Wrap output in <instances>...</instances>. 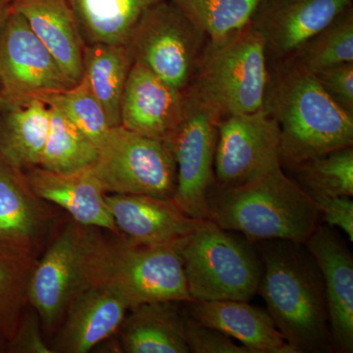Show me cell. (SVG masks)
<instances>
[{
    "label": "cell",
    "mask_w": 353,
    "mask_h": 353,
    "mask_svg": "<svg viewBox=\"0 0 353 353\" xmlns=\"http://www.w3.org/2000/svg\"><path fill=\"white\" fill-rule=\"evenodd\" d=\"M263 273L259 294L294 353L334 352L321 272L304 243L268 240L254 243Z\"/></svg>",
    "instance_id": "1"
},
{
    "label": "cell",
    "mask_w": 353,
    "mask_h": 353,
    "mask_svg": "<svg viewBox=\"0 0 353 353\" xmlns=\"http://www.w3.org/2000/svg\"><path fill=\"white\" fill-rule=\"evenodd\" d=\"M263 108L280 127L282 166L292 169L353 146V114L336 103L313 74L285 60L269 64Z\"/></svg>",
    "instance_id": "2"
},
{
    "label": "cell",
    "mask_w": 353,
    "mask_h": 353,
    "mask_svg": "<svg viewBox=\"0 0 353 353\" xmlns=\"http://www.w3.org/2000/svg\"><path fill=\"white\" fill-rule=\"evenodd\" d=\"M211 221L252 243L285 240L304 243L319 225L314 201L282 165L238 185L214 183L208 192Z\"/></svg>",
    "instance_id": "3"
},
{
    "label": "cell",
    "mask_w": 353,
    "mask_h": 353,
    "mask_svg": "<svg viewBox=\"0 0 353 353\" xmlns=\"http://www.w3.org/2000/svg\"><path fill=\"white\" fill-rule=\"evenodd\" d=\"M103 230L62 217L38 259L30 282L29 303L43 331L53 334L69 306L85 290L99 287L108 239Z\"/></svg>",
    "instance_id": "4"
},
{
    "label": "cell",
    "mask_w": 353,
    "mask_h": 353,
    "mask_svg": "<svg viewBox=\"0 0 353 353\" xmlns=\"http://www.w3.org/2000/svg\"><path fill=\"white\" fill-rule=\"evenodd\" d=\"M176 248L192 301H250L259 294L263 266L243 234L205 220Z\"/></svg>",
    "instance_id": "5"
},
{
    "label": "cell",
    "mask_w": 353,
    "mask_h": 353,
    "mask_svg": "<svg viewBox=\"0 0 353 353\" xmlns=\"http://www.w3.org/2000/svg\"><path fill=\"white\" fill-rule=\"evenodd\" d=\"M268 78L263 37L248 23L222 41H208L190 87L222 119L263 108Z\"/></svg>",
    "instance_id": "6"
},
{
    "label": "cell",
    "mask_w": 353,
    "mask_h": 353,
    "mask_svg": "<svg viewBox=\"0 0 353 353\" xmlns=\"http://www.w3.org/2000/svg\"><path fill=\"white\" fill-rule=\"evenodd\" d=\"M208 37L171 1L148 8L126 46L141 65L176 90L192 85Z\"/></svg>",
    "instance_id": "7"
},
{
    "label": "cell",
    "mask_w": 353,
    "mask_h": 353,
    "mask_svg": "<svg viewBox=\"0 0 353 353\" xmlns=\"http://www.w3.org/2000/svg\"><path fill=\"white\" fill-rule=\"evenodd\" d=\"M113 236L108 241L101 285L115 292L129 309L159 301H194L176 248L179 241L141 245Z\"/></svg>",
    "instance_id": "8"
},
{
    "label": "cell",
    "mask_w": 353,
    "mask_h": 353,
    "mask_svg": "<svg viewBox=\"0 0 353 353\" xmlns=\"http://www.w3.org/2000/svg\"><path fill=\"white\" fill-rule=\"evenodd\" d=\"M183 94L180 121L165 141L176 162L173 201L190 217L211 221L208 196L215 183V152L221 118L190 85Z\"/></svg>",
    "instance_id": "9"
},
{
    "label": "cell",
    "mask_w": 353,
    "mask_h": 353,
    "mask_svg": "<svg viewBox=\"0 0 353 353\" xmlns=\"http://www.w3.org/2000/svg\"><path fill=\"white\" fill-rule=\"evenodd\" d=\"M90 168L105 194H175L176 162L168 145L122 126L111 128Z\"/></svg>",
    "instance_id": "10"
},
{
    "label": "cell",
    "mask_w": 353,
    "mask_h": 353,
    "mask_svg": "<svg viewBox=\"0 0 353 353\" xmlns=\"http://www.w3.org/2000/svg\"><path fill=\"white\" fill-rule=\"evenodd\" d=\"M74 87L25 18L11 7L0 27L2 108Z\"/></svg>",
    "instance_id": "11"
},
{
    "label": "cell",
    "mask_w": 353,
    "mask_h": 353,
    "mask_svg": "<svg viewBox=\"0 0 353 353\" xmlns=\"http://www.w3.org/2000/svg\"><path fill=\"white\" fill-rule=\"evenodd\" d=\"M280 165V127L264 108L219 121L215 183L224 187L241 185Z\"/></svg>",
    "instance_id": "12"
},
{
    "label": "cell",
    "mask_w": 353,
    "mask_h": 353,
    "mask_svg": "<svg viewBox=\"0 0 353 353\" xmlns=\"http://www.w3.org/2000/svg\"><path fill=\"white\" fill-rule=\"evenodd\" d=\"M353 0H263L252 27L263 37L269 64L282 61L333 22Z\"/></svg>",
    "instance_id": "13"
},
{
    "label": "cell",
    "mask_w": 353,
    "mask_h": 353,
    "mask_svg": "<svg viewBox=\"0 0 353 353\" xmlns=\"http://www.w3.org/2000/svg\"><path fill=\"white\" fill-rule=\"evenodd\" d=\"M57 206L41 199L25 173L0 158V241L41 254L61 220Z\"/></svg>",
    "instance_id": "14"
},
{
    "label": "cell",
    "mask_w": 353,
    "mask_h": 353,
    "mask_svg": "<svg viewBox=\"0 0 353 353\" xmlns=\"http://www.w3.org/2000/svg\"><path fill=\"white\" fill-rule=\"evenodd\" d=\"M304 245L319 267L334 352H353V259L331 226L318 225Z\"/></svg>",
    "instance_id": "15"
},
{
    "label": "cell",
    "mask_w": 353,
    "mask_h": 353,
    "mask_svg": "<svg viewBox=\"0 0 353 353\" xmlns=\"http://www.w3.org/2000/svg\"><path fill=\"white\" fill-rule=\"evenodd\" d=\"M122 236L134 245H174L205 220L190 217L173 199L145 194H104Z\"/></svg>",
    "instance_id": "16"
},
{
    "label": "cell",
    "mask_w": 353,
    "mask_h": 353,
    "mask_svg": "<svg viewBox=\"0 0 353 353\" xmlns=\"http://www.w3.org/2000/svg\"><path fill=\"white\" fill-rule=\"evenodd\" d=\"M183 101V92L132 63L121 102L120 126L166 141L180 121Z\"/></svg>",
    "instance_id": "17"
},
{
    "label": "cell",
    "mask_w": 353,
    "mask_h": 353,
    "mask_svg": "<svg viewBox=\"0 0 353 353\" xmlns=\"http://www.w3.org/2000/svg\"><path fill=\"white\" fill-rule=\"evenodd\" d=\"M24 173L34 194L63 209L77 222L122 236L109 212L105 192L92 168L57 173L38 166Z\"/></svg>",
    "instance_id": "18"
},
{
    "label": "cell",
    "mask_w": 353,
    "mask_h": 353,
    "mask_svg": "<svg viewBox=\"0 0 353 353\" xmlns=\"http://www.w3.org/2000/svg\"><path fill=\"white\" fill-rule=\"evenodd\" d=\"M129 307L115 292L99 285L85 290L55 332L52 352L85 353L118 333Z\"/></svg>",
    "instance_id": "19"
},
{
    "label": "cell",
    "mask_w": 353,
    "mask_h": 353,
    "mask_svg": "<svg viewBox=\"0 0 353 353\" xmlns=\"http://www.w3.org/2000/svg\"><path fill=\"white\" fill-rule=\"evenodd\" d=\"M11 7L25 18L70 82L80 83L85 43L68 0H14Z\"/></svg>",
    "instance_id": "20"
},
{
    "label": "cell",
    "mask_w": 353,
    "mask_h": 353,
    "mask_svg": "<svg viewBox=\"0 0 353 353\" xmlns=\"http://www.w3.org/2000/svg\"><path fill=\"white\" fill-rule=\"evenodd\" d=\"M187 314L204 326L219 330L252 353H294L268 311L245 301H190Z\"/></svg>",
    "instance_id": "21"
},
{
    "label": "cell",
    "mask_w": 353,
    "mask_h": 353,
    "mask_svg": "<svg viewBox=\"0 0 353 353\" xmlns=\"http://www.w3.org/2000/svg\"><path fill=\"white\" fill-rule=\"evenodd\" d=\"M179 303L159 301L129 309L118 331L121 352L190 353L185 343V314Z\"/></svg>",
    "instance_id": "22"
},
{
    "label": "cell",
    "mask_w": 353,
    "mask_h": 353,
    "mask_svg": "<svg viewBox=\"0 0 353 353\" xmlns=\"http://www.w3.org/2000/svg\"><path fill=\"white\" fill-rule=\"evenodd\" d=\"M50 127V108L41 99L1 108L0 158L23 172L39 166Z\"/></svg>",
    "instance_id": "23"
},
{
    "label": "cell",
    "mask_w": 353,
    "mask_h": 353,
    "mask_svg": "<svg viewBox=\"0 0 353 353\" xmlns=\"http://www.w3.org/2000/svg\"><path fill=\"white\" fill-rule=\"evenodd\" d=\"M161 0H68L85 46H126L141 16Z\"/></svg>",
    "instance_id": "24"
},
{
    "label": "cell",
    "mask_w": 353,
    "mask_h": 353,
    "mask_svg": "<svg viewBox=\"0 0 353 353\" xmlns=\"http://www.w3.org/2000/svg\"><path fill=\"white\" fill-rule=\"evenodd\" d=\"M132 65L126 46H85L82 79L101 103L111 128L121 125V102Z\"/></svg>",
    "instance_id": "25"
},
{
    "label": "cell",
    "mask_w": 353,
    "mask_h": 353,
    "mask_svg": "<svg viewBox=\"0 0 353 353\" xmlns=\"http://www.w3.org/2000/svg\"><path fill=\"white\" fill-rule=\"evenodd\" d=\"M39 255L0 241V352L12 340L30 305V282Z\"/></svg>",
    "instance_id": "26"
},
{
    "label": "cell",
    "mask_w": 353,
    "mask_h": 353,
    "mask_svg": "<svg viewBox=\"0 0 353 353\" xmlns=\"http://www.w3.org/2000/svg\"><path fill=\"white\" fill-rule=\"evenodd\" d=\"M284 60L313 75L334 65L353 62V6Z\"/></svg>",
    "instance_id": "27"
},
{
    "label": "cell",
    "mask_w": 353,
    "mask_h": 353,
    "mask_svg": "<svg viewBox=\"0 0 353 353\" xmlns=\"http://www.w3.org/2000/svg\"><path fill=\"white\" fill-rule=\"evenodd\" d=\"M50 127L39 167L57 173L90 168L99 148L57 109L50 108Z\"/></svg>",
    "instance_id": "28"
},
{
    "label": "cell",
    "mask_w": 353,
    "mask_h": 353,
    "mask_svg": "<svg viewBox=\"0 0 353 353\" xmlns=\"http://www.w3.org/2000/svg\"><path fill=\"white\" fill-rule=\"evenodd\" d=\"M290 170L308 196H353L352 146L309 158Z\"/></svg>",
    "instance_id": "29"
},
{
    "label": "cell",
    "mask_w": 353,
    "mask_h": 353,
    "mask_svg": "<svg viewBox=\"0 0 353 353\" xmlns=\"http://www.w3.org/2000/svg\"><path fill=\"white\" fill-rule=\"evenodd\" d=\"M208 41L217 43L250 23L263 0H171Z\"/></svg>",
    "instance_id": "30"
},
{
    "label": "cell",
    "mask_w": 353,
    "mask_h": 353,
    "mask_svg": "<svg viewBox=\"0 0 353 353\" xmlns=\"http://www.w3.org/2000/svg\"><path fill=\"white\" fill-rule=\"evenodd\" d=\"M37 99L66 116L99 150L108 138L111 130L108 118L83 79L74 87L60 92H46Z\"/></svg>",
    "instance_id": "31"
},
{
    "label": "cell",
    "mask_w": 353,
    "mask_h": 353,
    "mask_svg": "<svg viewBox=\"0 0 353 353\" xmlns=\"http://www.w3.org/2000/svg\"><path fill=\"white\" fill-rule=\"evenodd\" d=\"M185 343L192 353H252L219 330L204 326L185 314Z\"/></svg>",
    "instance_id": "32"
},
{
    "label": "cell",
    "mask_w": 353,
    "mask_h": 353,
    "mask_svg": "<svg viewBox=\"0 0 353 353\" xmlns=\"http://www.w3.org/2000/svg\"><path fill=\"white\" fill-rule=\"evenodd\" d=\"M314 76L336 103L353 114V62L334 65Z\"/></svg>",
    "instance_id": "33"
},
{
    "label": "cell",
    "mask_w": 353,
    "mask_h": 353,
    "mask_svg": "<svg viewBox=\"0 0 353 353\" xmlns=\"http://www.w3.org/2000/svg\"><path fill=\"white\" fill-rule=\"evenodd\" d=\"M6 350L8 352L52 353L43 340L39 316L31 305L26 309L19 327Z\"/></svg>",
    "instance_id": "34"
},
{
    "label": "cell",
    "mask_w": 353,
    "mask_h": 353,
    "mask_svg": "<svg viewBox=\"0 0 353 353\" xmlns=\"http://www.w3.org/2000/svg\"><path fill=\"white\" fill-rule=\"evenodd\" d=\"M320 211L322 221L336 227L353 241V201L350 196H331L324 194L309 196Z\"/></svg>",
    "instance_id": "35"
},
{
    "label": "cell",
    "mask_w": 353,
    "mask_h": 353,
    "mask_svg": "<svg viewBox=\"0 0 353 353\" xmlns=\"http://www.w3.org/2000/svg\"><path fill=\"white\" fill-rule=\"evenodd\" d=\"M11 12V4L0 3V27L3 24L7 16Z\"/></svg>",
    "instance_id": "36"
},
{
    "label": "cell",
    "mask_w": 353,
    "mask_h": 353,
    "mask_svg": "<svg viewBox=\"0 0 353 353\" xmlns=\"http://www.w3.org/2000/svg\"><path fill=\"white\" fill-rule=\"evenodd\" d=\"M13 1L14 0H0V3L11 4Z\"/></svg>",
    "instance_id": "37"
},
{
    "label": "cell",
    "mask_w": 353,
    "mask_h": 353,
    "mask_svg": "<svg viewBox=\"0 0 353 353\" xmlns=\"http://www.w3.org/2000/svg\"><path fill=\"white\" fill-rule=\"evenodd\" d=\"M2 108V99H1V94H0V111H1Z\"/></svg>",
    "instance_id": "38"
}]
</instances>
